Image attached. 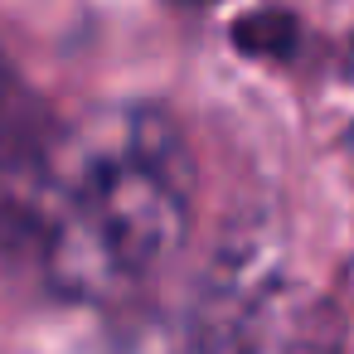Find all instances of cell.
Segmentation results:
<instances>
[{
    "mask_svg": "<svg viewBox=\"0 0 354 354\" xmlns=\"http://www.w3.org/2000/svg\"><path fill=\"white\" fill-rule=\"evenodd\" d=\"M189 189V151L151 107H107L59 131L35 218L49 286L97 306L136 296L180 252Z\"/></svg>",
    "mask_w": 354,
    "mask_h": 354,
    "instance_id": "6da1fadb",
    "label": "cell"
},
{
    "mask_svg": "<svg viewBox=\"0 0 354 354\" xmlns=\"http://www.w3.org/2000/svg\"><path fill=\"white\" fill-rule=\"evenodd\" d=\"M54 136L39 93L0 59V257L35 238Z\"/></svg>",
    "mask_w": 354,
    "mask_h": 354,
    "instance_id": "7a4b0ae2",
    "label": "cell"
},
{
    "mask_svg": "<svg viewBox=\"0 0 354 354\" xmlns=\"http://www.w3.org/2000/svg\"><path fill=\"white\" fill-rule=\"evenodd\" d=\"M291 44H296V25L277 10H262L238 25V49H248V54H286Z\"/></svg>",
    "mask_w": 354,
    "mask_h": 354,
    "instance_id": "3957f363",
    "label": "cell"
},
{
    "mask_svg": "<svg viewBox=\"0 0 354 354\" xmlns=\"http://www.w3.org/2000/svg\"><path fill=\"white\" fill-rule=\"evenodd\" d=\"M180 6H214V0H180Z\"/></svg>",
    "mask_w": 354,
    "mask_h": 354,
    "instance_id": "277c9868",
    "label": "cell"
}]
</instances>
